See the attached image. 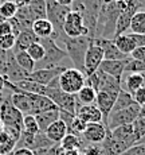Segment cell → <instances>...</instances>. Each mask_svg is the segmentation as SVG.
Returning a JSON list of instances; mask_svg holds the SVG:
<instances>
[{
	"mask_svg": "<svg viewBox=\"0 0 145 155\" xmlns=\"http://www.w3.org/2000/svg\"><path fill=\"white\" fill-rule=\"evenodd\" d=\"M46 8L47 15L46 19L52 25V35L50 38L54 39L55 42H62L65 39V32H63V25L65 19H66L67 14L71 11L70 7H63L59 5L55 0H46Z\"/></svg>",
	"mask_w": 145,
	"mask_h": 155,
	"instance_id": "6da1fadb",
	"label": "cell"
},
{
	"mask_svg": "<svg viewBox=\"0 0 145 155\" xmlns=\"http://www.w3.org/2000/svg\"><path fill=\"white\" fill-rule=\"evenodd\" d=\"M62 43L66 47L65 51H66L67 57L70 58V61L73 62V66L77 70L81 71V73H84L85 55H86V51H87L89 46H90L91 41L87 37H78V38L65 37Z\"/></svg>",
	"mask_w": 145,
	"mask_h": 155,
	"instance_id": "7a4b0ae2",
	"label": "cell"
},
{
	"mask_svg": "<svg viewBox=\"0 0 145 155\" xmlns=\"http://www.w3.org/2000/svg\"><path fill=\"white\" fill-rule=\"evenodd\" d=\"M39 42L42 43L44 47V57L39 64V68L35 66V69H49V68H55L59 65V62L62 59H65L67 57L66 51L57 45L54 39L51 38H39Z\"/></svg>",
	"mask_w": 145,
	"mask_h": 155,
	"instance_id": "3957f363",
	"label": "cell"
},
{
	"mask_svg": "<svg viewBox=\"0 0 145 155\" xmlns=\"http://www.w3.org/2000/svg\"><path fill=\"white\" fill-rule=\"evenodd\" d=\"M0 121H2V124H3V128H8V130H14V131H17V132H22L23 113L19 112L12 104H11L10 94L5 96V99L0 104Z\"/></svg>",
	"mask_w": 145,
	"mask_h": 155,
	"instance_id": "277c9868",
	"label": "cell"
},
{
	"mask_svg": "<svg viewBox=\"0 0 145 155\" xmlns=\"http://www.w3.org/2000/svg\"><path fill=\"white\" fill-rule=\"evenodd\" d=\"M85 78L84 73L77 70L75 68H66L58 77L59 88L69 94H77L81 88L85 86Z\"/></svg>",
	"mask_w": 145,
	"mask_h": 155,
	"instance_id": "5b68a950",
	"label": "cell"
},
{
	"mask_svg": "<svg viewBox=\"0 0 145 155\" xmlns=\"http://www.w3.org/2000/svg\"><path fill=\"white\" fill-rule=\"evenodd\" d=\"M44 96L49 97L61 112H67L70 115L75 116L77 113V99L75 94L65 93L61 88H50L46 86V92Z\"/></svg>",
	"mask_w": 145,
	"mask_h": 155,
	"instance_id": "8992f818",
	"label": "cell"
},
{
	"mask_svg": "<svg viewBox=\"0 0 145 155\" xmlns=\"http://www.w3.org/2000/svg\"><path fill=\"white\" fill-rule=\"evenodd\" d=\"M138 112H140V105L136 103L132 104L128 108L112 112L108 117V121H106V128H108L109 131H112L117 127L132 124L133 121L138 117Z\"/></svg>",
	"mask_w": 145,
	"mask_h": 155,
	"instance_id": "52a82bcc",
	"label": "cell"
},
{
	"mask_svg": "<svg viewBox=\"0 0 145 155\" xmlns=\"http://www.w3.org/2000/svg\"><path fill=\"white\" fill-rule=\"evenodd\" d=\"M63 32L69 38H78V37H87V30L84 25L82 14L78 11H70L65 19Z\"/></svg>",
	"mask_w": 145,
	"mask_h": 155,
	"instance_id": "ba28073f",
	"label": "cell"
},
{
	"mask_svg": "<svg viewBox=\"0 0 145 155\" xmlns=\"http://www.w3.org/2000/svg\"><path fill=\"white\" fill-rule=\"evenodd\" d=\"M102 61H103L102 49L98 46V45L91 42L90 46H89V49H87V51H86V55H85V62H84L85 77L96 73V71L98 70V68H99V65H101Z\"/></svg>",
	"mask_w": 145,
	"mask_h": 155,
	"instance_id": "9c48e42d",
	"label": "cell"
},
{
	"mask_svg": "<svg viewBox=\"0 0 145 155\" xmlns=\"http://www.w3.org/2000/svg\"><path fill=\"white\" fill-rule=\"evenodd\" d=\"M118 92H108V91H99L97 92L96 97V104L94 105L99 109V112L102 113V123L106 126L108 117L110 115L112 109H113L114 101H116Z\"/></svg>",
	"mask_w": 145,
	"mask_h": 155,
	"instance_id": "30bf717a",
	"label": "cell"
},
{
	"mask_svg": "<svg viewBox=\"0 0 145 155\" xmlns=\"http://www.w3.org/2000/svg\"><path fill=\"white\" fill-rule=\"evenodd\" d=\"M108 134V128L106 126L99 121V123H89L85 131L82 132L81 138L82 140L90 143V144H101L103 142V139L106 138Z\"/></svg>",
	"mask_w": 145,
	"mask_h": 155,
	"instance_id": "8fae6325",
	"label": "cell"
},
{
	"mask_svg": "<svg viewBox=\"0 0 145 155\" xmlns=\"http://www.w3.org/2000/svg\"><path fill=\"white\" fill-rule=\"evenodd\" d=\"M28 71H26L23 68H20L17 65L12 50L7 51V68H5L4 78L10 82H17L22 81V80H26L28 77Z\"/></svg>",
	"mask_w": 145,
	"mask_h": 155,
	"instance_id": "7c38bea8",
	"label": "cell"
},
{
	"mask_svg": "<svg viewBox=\"0 0 145 155\" xmlns=\"http://www.w3.org/2000/svg\"><path fill=\"white\" fill-rule=\"evenodd\" d=\"M65 69H66V66H61V65H58L55 68H49V69H35L34 71H31L28 74L27 78L38 82L40 85L47 86L52 80L57 78Z\"/></svg>",
	"mask_w": 145,
	"mask_h": 155,
	"instance_id": "4fadbf2b",
	"label": "cell"
},
{
	"mask_svg": "<svg viewBox=\"0 0 145 155\" xmlns=\"http://www.w3.org/2000/svg\"><path fill=\"white\" fill-rule=\"evenodd\" d=\"M28 97L31 100V115L35 116L38 113L47 112V111H54L58 109V107L52 103L49 97L43 96V94H35V93H28Z\"/></svg>",
	"mask_w": 145,
	"mask_h": 155,
	"instance_id": "5bb4252c",
	"label": "cell"
},
{
	"mask_svg": "<svg viewBox=\"0 0 145 155\" xmlns=\"http://www.w3.org/2000/svg\"><path fill=\"white\" fill-rule=\"evenodd\" d=\"M125 64H126V58L125 59H103L101 65H99L98 70L109 74V76L116 77V78L122 80V74L125 73Z\"/></svg>",
	"mask_w": 145,
	"mask_h": 155,
	"instance_id": "9a60e30c",
	"label": "cell"
},
{
	"mask_svg": "<svg viewBox=\"0 0 145 155\" xmlns=\"http://www.w3.org/2000/svg\"><path fill=\"white\" fill-rule=\"evenodd\" d=\"M110 135L113 136L116 140H118L121 144H124L126 148L132 147L133 144H136V138L133 134V127L132 124H126V126H121L117 127L114 130L109 131Z\"/></svg>",
	"mask_w": 145,
	"mask_h": 155,
	"instance_id": "2e32d148",
	"label": "cell"
},
{
	"mask_svg": "<svg viewBox=\"0 0 145 155\" xmlns=\"http://www.w3.org/2000/svg\"><path fill=\"white\" fill-rule=\"evenodd\" d=\"M96 45H98L102 49L103 59H125L129 55H125L117 49V46L112 39H103V38H97L93 41Z\"/></svg>",
	"mask_w": 145,
	"mask_h": 155,
	"instance_id": "e0dca14e",
	"label": "cell"
},
{
	"mask_svg": "<svg viewBox=\"0 0 145 155\" xmlns=\"http://www.w3.org/2000/svg\"><path fill=\"white\" fill-rule=\"evenodd\" d=\"M44 134H46V136L54 143V144H58V143H61L63 140L65 136L69 134V128H67V124L59 117L58 120H55L51 126L44 131Z\"/></svg>",
	"mask_w": 145,
	"mask_h": 155,
	"instance_id": "ac0fdd59",
	"label": "cell"
},
{
	"mask_svg": "<svg viewBox=\"0 0 145 155\" xmlns=\"http://www.w3.org/2000/svg\"><path fill=\"white\" fill-rule=\"evenodd\" d=\"M81 120H84L86 124L89 123H99L102 121V113L96 105H78L77 104V113Z\"/></svg>",
	"mask_w": 145,
	"mask_h": 155,
	"instance_id": "d6986e66",
	"label": "cell"
},
{
	"mask_svg": "<svg viewBox=\"0 0 145 155\" xmlns=\"http://www.w3.org/2000/svg\"><path fill=\"white\" fill-rule=\"evenodd\" d=\"M39 38L32 32V30H23L19 34L15 37V46H14V53L16 51H23V50H27L32 43L38 42Z\"/></svg>",
	"mask_w": 145,
	"mask_h": 155,
	"instance_id": "ffe728a7",
	"label": "cell"
},
{
	"mask_svg": "<svg viewBox=\"0 0 145 155\" xmlns=\"http://www.w3.org/2000/svg\"><path fill=\"white\" fill-rule=\"evenodd\" d=\"M61 117V111L59 109H54V111H47V112H42L35 115V120L38 123L40 132H44L55 120Z\"/></svg>",
	"mask_w": 145,
	"mask_h": 155,
	"instance_id": "44dd1931",
	"label": "cell"
},
{
	"mask_svg": "<svg viewBox=\"0 0 145 155\" xmlns=\"http://www.w3.org/2000/svg\"><path fill=\"white\" fill-rule=\"evenodd\" d=\"M144 86V80L141 73H128L124 81H121V88L124 91L129 92L131 94L134 93L137 89Z\"/></svg>",
	"mask_w": 145,
	"mask_h": 155,
	"instance_id": "7402d4cb",
	"label": "cell"
},
{
	"mask_svg": "<svg viewBox=\"0 0 145 155\" xmlns=\"http://www.w3.org/2000/svg\"><path fill=\"white\" fill-rule=\"evenodd\" d=\"M112 41H113L114 45L117 46V49L125 55H131V53L136 49V47H137L136 46V42L133 41V38L131 37L129 32L120 35V37H116L114 39H112Z\"/></svg>",
	"mask_w": 145,
	"mask_h": 155,
	"instance_id": "603a6c76",
	"label": "cell"
},
{
	"mask_svg": "<svg viewBox=\"0 0 145 155\" xmlns=\"http://www.w3.org/2000/svg\"><path fill=\"white\" fill-rule=\"evenodd\" d=\"M96 97H97V92L87 85L81 88V91L75 94L78 105H94L96 104Z\"/></svg>",
	"mask_w": 145,
	"mask_h": 155,
	"instance_id": "cb8c5ba5",
	"label": "cell"
},
{
	"mask_svg": "<svg viewBox=\"0 0 145 155\" xmlns=\"http://www.w3.org/2000/svg\"><path fill=\"white\" fill-rule=\"evenodd\" d=\"M31 30L38 38H49L52 35V25L47 19L34 20Z\"/></svg>",
	"mask_w": 145,
	"mask_h": 155,
	"instance_id": "d4e9b609",
	"label": "cell"
},
{
	"mask_svg": "<svg viewBox=\"0 0 145 155\" xmlns=\"http://www.w3.org/2000/svg\"><path fill=\"white\" fill-rule=\"evenodd\" d=\"M129 31L132 34L144 35L145 34V10H138L137 12L133 14L131 19V26Z\"/></svg>",
	"mask_w": 145,
	"mask_h": 155,
	"instance_id": "484cf974",
	"label": "cell"
},
{
	"mask_svg": "<svg viewBox=\"0 0 145 155\" xmlns=\"http://www.w3.org/2000/svg\"><path fill=\"white\" fill-rule=\"evenodd\" d=\"M16 147V139H14L7 131L0 130V155H11Z\"/></svg>",
	"mask_w": 145,
	"mask_h": 155,
	"instance_id": "4316f807",
	"label": "cell"
},
{
	"mask_svg": "<svg viewBox=\"0 0 145 155\" xmlns=\"http://www.w3.org/2000/svg\"><path fill=\"white\" fill-rule=\"evenodd\" d=\"M12 84H14L15 86H17L20 91L28 92V93L43 94V96H44V92H46V86L38 84V82L32 81V80H30V78L22 80V81H17V82H12Z\"/></svg>",
	"mask_w": 145,
	"mask_h": 155,
	"instance_id": "83f0119b",
	"label": "cell"
},
{
	"mask_svg": "<svg viewBox=\"0 0 145 155\" xmlns=\"http://www.w3.org/2000/svg\"><path fill=\"white\" fill-rule=\"evenodd\" d=\"M27 8L34 20L46 19V15H47L46 0H31L27 4Z\"/></svg>",
	"mask_w": 145,
	"mask_h": 155,
	"instance_id": "f1b7e54d",
	"label": "cell"
},
{
	"mask_svg": "<svg viewBox=\"0 0 145 155\" xmlns=\"http://www.w3.org/2000/svg\"><path fill=\"white\" fill-rule=\"evenodd\" d=\"M132 104H134V101H133V96L129 93V92L124 91V89L121 88L120 92L117 93V97H116V101H114V105H113L112 112H116V111H120V109L128 108V107H131Z\"/></svg>",
	"mask_w": 145,
	"mask_h": 155,
	"instance_id": "f546056e",
	"label": "cell"
},
{
	"mask_svg": "<svg viewBox=\"0 0 145 155\" xmlns=\"http://www.w3.org/2000/svg\"><path fill=\"white\" fill-rule=\"evenodd\" d=\"M14 54H15V59H16L17 65H19L20 68H23V69L26 71H28V73L35 70L36 64H35L34 59L28 55V53L26 51V50H23V51H16V53H14Z\"/></svg>",
	"mask_w": 145,
	"mask_h": 155,
	"instance_id": "4dcf8cb0",
	"label": "cell"
},
{
	"mask_svg": "<svg viewBox=\"0 0 145 155\" xmlns=\"http://www.w3.org/2000/svg\"><path fill=\"white\" fill-rule=\"evenodd\" d=\"M61 147L65 151H71V150H78L82 147V140L79 136L73 135V134H67L61 142Z\"/></svg>",
	"mask_w": 145,
	"mask_h": 155,
	"instance_id": "1f68e13d",
	"label": "cell"
},
{
	"mask_svg": "<svg viewBox=\"0 0 145 155\" xmlns=\"http://www.w3.org/2000/svg\"><path fill=\"white\" fill-rule=\"evenodd\" d=\"M22 131L30 135H36L39 134V127L35 120V116L32 115H23V123H22Z\"/></svg>",
	"mask_w": 145,
	"mask_h": 155,
	"instance_id": "d6a6232c",
	"label": "cell"
},
{
	"mask_svg": "<svg viewBox=\"0 0 145 155\" xmlns=\"http://www.w3.org/2000/svg\"><path fill=\"white\" fill-rule=\"evenodd\" d=\"M54 143L50 140L49 138L46 136L44 132H39L35 135L34 138V143H32V151H36V150H42V148H49L52 147Z\"/></svg>",
	"mask_w": 145,
	"mask_h": 155,
	"instance_id": "836d02e7",
	"label": "cell"
},
{
	"mask_svg": "<svg viewBox=\"0 0 145 155\" xmlns=\"http://www.w3.org/2000/svg\"><path fill=\"white\" fill-rule=\"evenodd\" d=\"M26 51H27L28 55L35 61V64L40 62L43 59V57H44V47L42 46V43H40L39 41H38V42H35V43H32L31 46L26 50Z\"/></svg>",
	"mask_w": 145,
	"mask_h": 155,
	"instance_id": "e575fe53",
	"label": "cell"
},
{
	"mask_svg": "<svg viewBox=\"0 0 145 155\" xmlns=\"http://www.w3.org/2000/svg\"><path fill=\"white\" fill-rule=\"evenodd\" d=\"M125 71H128V73H144L145 61H138V59H133L128 57L125 64Z\"/></svg>",
	"mask_w": 145,
	"mask_h": 155,
	"instance_id": "d590c367",
	"label": "cell"
},
{
	"mask_svg": "<svg viewBox=\"0 0 145 155\" xmlns=\"http://www.w3.org/2000/svg\"><path fill=\"white\" fill-rule=\"evenodd\" d=\"M17 8H19V5H17L16 2H3V3H0V12L3 14V16H4L7 20L15 16Z\"/></svg>",
	"mask_w": 145,
	"mask_h": 155,
	"instance_id": "8d00e7d4",
	"label": "cell"
},
{
	"mask_svg": "<svg viewBox=\"0 0 145 155\" xmlns=\"http://www.w3.org/2000/svg\"><path fill=\"white\" fill-rule=\"evenodd\" d=\"M87 124L85 123L84 120H81V119L78 117V116H74L73 120L70 121L69 124V134H73V135H77V136H81L82 132L85 131V128H86Z\"/></svg>",
	"mask_w": 145,
	"mask_h": 155,
	"instance_id": "74e56055",
	"label": "cell"
},
{
	"mask_svg": "<svg viewBox=\"0 0 145 155\" xmlns=\"http://www.w3.org/2000/svg\"><path fill=\"white\" fill-rule=\"evenodd\" d=\"M132 127H133V134H134V138H136V143H137L145 135V117H137L132 123Z\"/></svg>",
	"mask_w": 145,
	"mask_h": 155,
	"instance_id": "f35d334b",
	"label": "cell"
},
{
	"mask_svg": "<svg viewBox=\"0 0 145 155\" xmlns=\"http://www.w3.org/2000/svg\"><path fill=\"white\" fill-rule=\"evenodd\" d=\"M14 46H15V35L14 34H8V35L0 37V49H3L4 51H10V50H14Z\"/></svg>",
	"mask_w": 145,
	"mask_h": 155,
	"instance_id": "ab89813d",
	"label": "cell"
},
{
	"mask_svg": "<svg viewBox=\"0 0 145 155\" xmlns=\"http://www.w3.org/2000/svg\"><path fill=\"white\" fill-rule=\"evenodd\" d=\"M121 155H145V144L144 143H136L128 150H125Z\"/></svg>",
	"mask_w": 145,
	"mask_h": 155,
	"instance_id": "60d3db41",
	"label": "cell"
},
{
	"mask_svg": "<svg viewBox=\"0 0 145 155\" xmlns=\"http://www.w3.org/2000/svg\"><path fill=\"white\" fill-rule=\"evenodd\" d=\"M132 96H133V101L136 104H138L140 107L145 105V86H141L140 89H137Z\"/></svg>",
	"mask_w": 145,
	"mask_h": 155,
	"instance_id": "b9f144b4",
	"label": "cell"
},
{
	"mask_svg": "<svg viewBox=\"0 0 145 155\" xmlns=\"http://www.w3.org/2000/svg\"><path fill=\"white\" fill-rule=\"evenodd\" d=\"M129 57L133 59H138V61H145V46H137Z\"/></svg>",
	"mask_w": 145,
	"mask_h": 155,
	"instance_id": "7bdbcfd3",
	"label": "cell"
},
{
	"mask_svg": "<svg viewBox=\"0 0 145 155\" xmlns=\"http://www.w3.org/2000/svg\"><path fill=\"white\" fill-rule=\"evenodd\" d=\"M5 68H7V51L0 49V74L4 77Z\"/></svg>",
	"mask_w": 145,
	"mask_h": 155,
	"instance_id": "ee69618b",
	"label": "cell"
},
{
	"mask_svg": "<svg viewBox=\"0 0 145 155\" xmlns=\"http://www.w3.org/2000/svg\"><path fill=\"white\" fill-rule=\"evenodd\" d=\"M8 34H14L12 26H11L10 20H5V22L0 23V37H3V35H8Z\"/></svg>",
	"mask_w": 145,
	"mask_h": 155,
	"instance_id": "f6af8a7d",
	"label": "cell"
},
{
	"mask_svg": "<svg viewBox=\"0 0 145 155\" xmlns=\"http://www.w3.org/2000/svg\"><path fill=\"white\" fill-rule=\"evenodd\" d=\"M34 155H57V144L49 148H42V150L34 151Z\"/></svg>",
	"mask_w": 145,
	"mask_h": 155,
	"instance_id": "bcb514c9",
	"label": "cell"
},
{
	"mask_svg": "<svg viewBox=\"0 0 145 155\" xmlns=\"http://www.w3.org/2000/svg\"><path fill=\"white\" fill-rule=\"evenodd\" d=\"M11 155H34V151L30 150V148H24V147H17L12 151Z\"/></svg>",
	"mask_w": 145,
	"mask_h": 155,
	"instance_id": "7dc6e473",
	"label": "cell"
},
{
	"mask_svg": "<svg viewBox=\"0 0 145 155\" xmlns=\"http://www.w3.org/2000/svg\"><path fill=\"white\" fill-rule=\"evenodd\" d=\"M59 5H63V7H70L73 4L74 0H55Z\"/></svg>",
	"mask_w": 145,
	"mask_h": 155,
	"instance_id": "c3c4849f",
	"label": "cell"
},
{
	"mask_svg": "<svg viewBox=\"0 0 145 155\" xmlns=\"http://www.w3.org/2000/svg\"><path fill=\"white\" fill-rule=\"evenodd\" d=\"M4 89H5V78L0 74V94H3Z\"/></svg>",
	"mask_w": 145,
	"mask_h": 155,
	"instance_id": "681fc988",
	"label": "cell"
},
{
	"mask_svg": "<svg viewBox=\"0 0 145 155\" xmlns=\"http://www.w3.org/2000/svg\"><path fill=\"white\" fill-rule=\"evenodd\" d=\"M17 3V5H27L31 0H15Z\"/></svg>",
	"mask_w": 145,
	"mask_h": 155,
	"instance_id": "f907efd6",
	"label": "cell"
},
{
	"mask_svg": "<svg viewBox=\"0 0 145 155\" xmlns=\"http://www.w3.org/2000/svg\"><path fill=\"white\" fill-rule=\"evenodd\" d=\"M138 117H145V105L140 107V112H138Z\"/></svg>",
	"mask_w": 145,
	"mask_h": 155,
	"instance_id": "816d5d0a",
	"label": "cell"
},
{
	"mask_svg": "<svg viewBox=\"0 0 145 155\" xmlns=\"http://www.w3.org/2000/svg\"><path fill=\"white\" fill-rule=\"evenodd\" d=\"M65 155H79V153H78V150H71V151H66Z\"/></svg>",
	"mask_w": 145,
	"mask_h": 155,
	"instance_id": "f5cc1de1",
	"label": "cell"
},
{
	"mask_svg": "<svg viewBox=\"0 0 145 155\" xmlns=\"http://www.w3.org/2000/svg\"><path fill=\"white\" fill-rule=\"evenodd\" d=\"M136 2L140 4V7L143 8V10H145V0H136Z\"/></svg>",
	"mask_w": 145,
	"mask_h": 155,
	"instance_id": "db71d44e",
	"label": "cell"
},
{
	"mask_svg": "<svg viewBox=\"0 0 145 155\" xmlns=\"http://www.w3.org/2000/svg\"><path fill=\"white\" fill-rule=\"evenodd\" d=\"M5 20H7V19H5V18H4V16H3V14H2V12H0V23L5 22Z\"/></svg>",
	"mask_w": 145,
	"mask_h": 155,
	"instance_id": "11a10c76",
	"label": "cell"
},
{
	"mask_svg": "<svg viewBox=\"0 0 145 155\" xmlns=\"http://www.w3.org/2000/svg\"><path fill=\"white\" fill-rule=\"evenodd\" d=\"M137 143H144V144H145V135H144L143 138H141V139H140V140H138Z\"/></svg>",
	"mask_w": 145,
	"mask_h": 155,
	"instance_id": "9f6ffc18",
	"label": "cell"
},
{
	"mask_svg": "<svg viewBox=\"0 0 145 155\" xmlns=\"http://www.w3.org/2000/svg\"><path fill=\"white\" fill-rule=\"evenodd\" d=\"M141 74H143V80H144V86H145V71H144V73H141Z\"/></svg>",
	"mask_w": 145,
	"mask_h": 155,
	"instance_id": "6f0895ef",
	"label": "cell"
},
{
	"mask_svg": "<svg viewBox=\"0 0 145 155\" xmlns=\"http://www.w3.org/2000/svg\"><path fill=\"white\" fill-rule=\"evenodd\" d=\"M3 2H15V0H2V3Z\"/></svg>",
	"mask_w": 145,
	"mask_h": 155,
	"instance_id": "680465c9",
	"label": "cell"
},
{
	"mask_svg": "<svg viewBox=\"0 0 145 155\" xmlns=\"http://www.w3.org/2000/svg\"><path fill=\"white\" fill-rule=\"evenodd\" d=\"M0 3H2V0H0Z\"/></svg>",
	"mask_w": 145,
	"mask_h": 155,
	"instance_id": "91938a15",
	"label": "cell"
},
{
	"mask_svg": "<svg viewBox=\"0 0 145 155\" xmlns=\"http://www.w3.org/2000/svg\"><path fill=\"white\" fill-rule=\"evenodd\" d=\"M116 2H117V0H116Z\"/></svg>",
	"mask_w": 145,
	"mask_h": 155,
	"instance_id": "94428289",
	"label": "cell"
}]
</instances>
